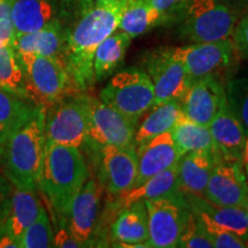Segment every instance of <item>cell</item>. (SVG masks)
Returning <instances> with one entry per match:
<instances>
[{
	"mask_svg": "<svg viewBox=\"0 0 248 248\" xmlns=\"http://www.w3.org/2000/svg\"><path fill=\"white\" fill-rule=\"evenodd\" d=\"M126 1L111 0L83 9L79 20L67 35L64 63L78 92H85L94 84L93 55L101 42L119 30Z\"/></svg>",
	"mask_w": 248,
	"mask_h": 248,
	"instance_id": "obj_1",
	"label": "cell"
},
{
	"mask_svg": "<svg viewBox=\"0 0 248 248\" xmlns=\"http://www.w3.org/2000/svg\"><path fill=\"white\" fill-rule=\"evenodd\" d=\"M90 177L79 147L45 145L37 190L59 216L66 217L70 203Z\"/></svg>",
	"mask_w": 248,
	"mask_h": 248,
	"instance_id": "obj_2",
	"label": "cell"
},
{
	"mask_svg": "<svg viewBox=\"0 0 248 248\" xmlns=\"http://www.w3.org/2000/svg\"><path fill=\"white\" fill-rule=\"evenodd\" d=\"M44 107L38 106L2 145V170L14 186L37 190L45 152Z\"/></svg>",
	"mask_w": 248,
	"mask_h": 248,
	"instance_id": "obj_3",
	"label": "cell"
},
{
	"mask_svg": "<svg viewBox=\"0 0 248 248\" xmlns=\"http://www.w3.org/2000/svg\"><path fill=\"white\" fill-rule=\"evenodd\" d=\"M178 33L190 43L231 39L239 15L221 0H185Z\"/></svg>",
	"mask_w": 248,
	"mask_h": 248,
	"instance_id": "obj_4",
	"label": "cell"
},
{
	"mask_svg": "<svg viewBox=\"0 0 248 248\" xmlns=\"http://www.w3.org/2000/svg\"><path fill=\"white\" fill-rule=\"evenodd\" d=\"M18 58L24 74L26 97L37 106L45 108L59 99L78 92L61 59L31 54H18Z\"/></svg>",
	"mask_w": 248,
	"mask_h": 248,
	"instance_id": "obj_5",
	"label": "cell"
},
{
	"mask_svg": "<svg viewBox=\"0 0 248 248\" xmlns=\"http://www.w3.org/2000/svg\"><path fill=\"white\" fill-rule=\"evenodd\" d=\"M89 98L84 92L71 93L45 107V145L82 147L86 140Z\"/></svg>",
	"mask_w": 248,
	"mask_h": 248,
	"instance_id": "obj_6",
	"label": "cell"
},
{
	"mask_svg": "<svg viewBox=\"0 0 248 248\" xmlns=\"http://www.w3.org/2000/svg\"><path fill=\"white\" fill-rule=\"evenodd\" d=\"M100 100L138 121L154 105V88L144 70L129 68L111 77L101 90Z\"/></svg>",
	"mask_w": 248,
	"mask_h": 248,
	"instance_id": "obj_7",
	"label": "cell"
},
{
	"mask_svg": "<svg viewBox=\"0 0 248 248\" xmlns=\"http://www.w3.org/2000/svg\"><path fill=\"white\" fill-rule=\"evenodd\" d=\"M138 121L123 115L100 99L89 98V121L86 140L99 151L104 146L131 145Z\"/></svg>",
	"mask_w": 248,
	"mask_h": 248,
	"instance_id": "obj_8",
	"label": "cell"
},
{
	"mask_svg": "<svg viewBox=\"0 0 248 248\" xmlns=\"http://www.w3.org/2000/svg\"><path fill=\"white\" fill-rule=\"evenodd\" d=\"M182 62L191 82L218 74L233 63L238 57L232 39L208 43H190L181 47H170Z\"/></svg>",
	"mask_w": 248,
	"mask_h": 248,
	"instance_id": "obj_9",
	"label": "cell"
},
{
	"mask_svg": "<svg viewBox=\"0 0 248 248\" xmlns=\"http://www.w3.org/2000/svg\"><path fill=\"white\" fill-rule=\"evenodd\" d=\"M145 73L150 77L155 93V104L181 100L191 84L184 66L171 48H160L151 52L144 60Z\"/></svg>",
	"mask_w": 248,
	"mask_h": 248,
	"instance_id": "obj_10",
	"label": "cell"
},
{
	"mask_svg": "<svg viewBox=\"0 0 248 248\" xmlns=\"http://www.w3.org/2000/svg\"><path fill=\"white\" fill-rule=\"evenodd\" d=\"M147 210L148 241L152 248H175L188 208L185 195L144 201Z\"/></svg>",
	"mask_w": 248,
	"mask_h": 248,
	"instance_id": "obj_11",
	"label": "cell"
},
{
	"mask_svg": "<svg viewBox=\"0 0 248 248\" xmlns=\"http://www.w3.org/2000/svg\"><path fill=\"white\" fill-rule=\"evenodd\" d=\"M99 184L117 197L133 187L137 179L138 156L135 145L104 146L99 150Z\"/></svg>",
	"mask_w": 248,
	"mask_h": 248,
	"instance_id": "obj_12",
	"label": "cell"
},
{
	"mask_svg": "<svg viewBox=\"0 0 248 248\" xmlns=\"http://www.w3.org/2000/svg\"><path fill=\"white\" fill-rule=\"evenodd\" d=\"M203 198L219 206L245 208L248 198V181L243 162L222 160L216 163Z\"/></svg>",
	"mask_w": 248,
	"mask_h": 248,
	"instance_id": "obj_13",
	"label": "cell"
},
{
	"mask_svg": "<svg viewBox=\"0 0 248 248\" xmlns=\"http://www.w3.org/2000/svg\"><path fill=\"white\" fill-rule=\"evenodd\" d=\"M101 186L89 177L71 201L67 213V229L83 247L92 246L100 207Z\"/></svg>",
	"mask_w": 248,
	"mask_h": 248,
	"instance_id": "obj_14",
	"label": "cell"
},
{
	"mask_svg": "<svg viewBox=\"0 0 248 248\" xmlns=\"http://www.w3.org/2000/svg\"><path fill=\"white\" fill-rule=\"evenodd\" d=\"M225 100V86L221 79L218 76H208L192 80L179 102L187 119L209 126Z\"/></svg>",
	"mask_w": 248,
	"mask_h": 248,
	"instance_id": "obj_15",
	"label": "cell"
},
{
	"mask_svg": "<svg viewBox=\"0 0 248 248\" xmlns=\"http://www.w3.org/2000/svg\"><path fill=\"white\" fill-rule=\"evenodd\" d=\"M42 207L37 190L11 186L0 203V237L20 239L24 229L37 218Z\"/></svg>",
	"mask_w": 248,
	"mask_h": 248,
	"instance_id": "obj_16",
	"label": "cell"
},
{
	"mask_svg": "<svg viewBox=\"0 0 248 248\" xmlns=\"http://www.w3.org/2000/svg\"><path fill=\"white\" fill-rule=\"evenodd\" d=\"M138 156L137 179L135 185L171 168L181 160L171 132H164L136 147Z\"/></svg>",
	"mask_w": 248,
	"mask_h": 248,
	"instance_id": "obj_17",
	"label": "cell"
},
{
	"mask_svg": "<svg viewBox=\"0 0 248 248\" xmlns=\"http://www.w3.org/2000/svg\"><path fill=\"white\" fill-rule=\"evenodd\" d=\"M209 130L217 153L222 160L243 162L247 135L243 124L228 106L226 100L209 124Z\"/></svg>",
	"mask_w": 248,
	"mask_h": 248,
	"instance_id": "obj_18",
	"label": "cell"
},
{
	"mask_svg": "<svg viewBox=\"0 0 248 248\" xmlns=\"http://www.w3.org/2000/svg\"><path fill=\"white\" fill-rule=\"evenodd\" d=\"M110 235L115 247L152 248L148 241L147 210L144 201L120 210L111 225Z\"/></svg>",
	"mask_w": 248,
	"mask_h": 248,
	"instance_id": "obj_19",
	"label": "cell"
},
{
	"mask_svg": "<svg viewBox=\"0 0 248 248\" xmlns=\"http://www.w3.org/2000/svg\"><path fill=\"white\" fill-rule=\"evenodd\" d=\"M221 156L213 152H192L183 155L178 162L179 191L184 195L203 197L206 186Z\"/></svg>",
	"mask_w": 248,
	"mask_h": 248,
	"instance_id": "obj_20",
	"label": "cell"
},
{
	"mask_svg": "<svg viewBox=\"0 0 248 248\" xmlns=\"http://www.w3.org/2000/svg\"><path fill=\"white\" fill-rule=\"evenodd\" d=\"M67 35L58 20L42 29L15 37L14 47L18 54L42 55L64 61Z\"/></svg>",
	"mask_w": 248,
	"mask_h": 248,
	"instance_id": "obj_21",
	"label": "cell"
},
{
	"mask_svg": "<svg viewBox=\"0 0 248 248\" xmlns=\"http://www.w3.org/2000/svg\"><path fill=\"white\" fill-rule=\"evenodd\" d=\"M178 163L171 168L157 173L147 181L133 186L124 193L117 195V207L123 209L138 201L160 199V198H175L182 194L178 187L177 178Z\"/></svg>",
	"mask_w": 248,
	"mask_h": 248,
	"instance_id": "obj_22",
	"label": "cell"
},
{
	"mask_svg": "<svg viewBox=\"0 0 248 248\" xmlns=\"http://www.w3.org/2000/svg\"><path fill=\"white\" fill-rule=\"evenodd\" d=\"M184 115L179 100H169L155 104L138 120L132 144L135 147L156 137L161 133L171 131L177 121Z\"/></svg>",
	"mask_w": 248,
	"mask_h": 248,
	"instance_id": "obj_23",
	"label": "cell"
},
{
	"mask_svg": "<svg viewBox=\"0 0 248 248\" xmlns=\"http://www.w3.org/2000/svg\"><path fill=\"white\" fill-rule=\"evenodd\" d=\"M185 199L192 212L207 214L216 224L237 234L248 243V215L245 208L219 206L198 195H185Z\"/></svg>",
	"mask_w": 248,
	"mask_h": 248,
	"instance_id": "obj_24",
	"label": "cell"
},
{
	"mask_svg": "<svg viewBox=\"0 0 248 248\" xmlns=\"http://www.w3.org/2000/svg\"><path fill=\"white\" fill-rule=\"evenodd\" d=\"M12 20L18 36L42 29L58 18L52 0H13Z\"/></svg>",
	"mask_w": 248,
	"mask_h": 248,
	"instance_id": "obj_25",
	"label": "cell"
},
{
	"mask_svg": "<svg viewBox=\"0 0 248 248\" xmlns=\"http://www.w3.org/2000/svg\"><path fill=\"white\" fill-rule=\"evenodd\" d=\"M170 132L181 156L192 152L217 153L209 126L194 122L185 115L177 121Z\"/></svg>",
	"mask_w": 248,
	"mask_h": 248,
	"instance_id": "obj_26",
	"label": "cell"
},
{
	"mask_svg": "<svg viewBox=\"0 0 248 248\" xmlns=\"http://www.w3.org/2000/svg\"><path fill=\"white\" fill-rule=\"evenodd\" d=\"M131 37L117 30L101 42L93 55V74L95 80L109 76L125 57Z\"/></svg>",
	"mask_w": 248,
	"mask_h": 248,
	"instance_id": "obj_27",
	"label": "cell"
},
{
	"mask_svg": "<svg viewBox=\"0 0 248 248\" xmlns=\"http://www.w3.org/2000/svg\"><path fill=\"white\" fill-rule=\"evenodd\" d=\"M37 105L0 86V145L35 111Z\"/></svg>",
	"mask_w": 248,
	"mask_h": 248,
	"instance_id": "obj_28",
	"label": "cell"
},
{
	"mask_svg": "<svg viewBox=\"0 0 248 248\" xmlns=\"http://www.w3.org/2000/svg\"><path fill=\"white\" fill-rule=\"evenodd\" d=\"M162 21V15L152 6L150 0H128L121 15L119 30L133 39L144 35Z\"/></svg>",
	"mask_w": 248,
	"mask_h": 248,
	"instance_id": "obj_29",
	"label": "cell"
},
{
	"mask_svg": "<svg viewBox=\"0 0 248 248\" xmlns=\"http://www.w3.org/2000/svg\"><path fill=\"white\" fill-rule=\"evenodd\" d=\"M0 86L27 99L22 64L14 46L0 44Z\"/></svg>",
	"mask_w": 248,
	"mask_h": 248,
	"instance_id": "obj_30",
	"label": "cell"
},
{
	"mask_svg": "<svg viewBox=\"0 0 248 248\" xmlns=\"http://www.w3.org/2000/svg\"><path fill=\"white\" fill-rule=\"evenodd\" d=\"M54 232L51 221L44 207H40L39 214L21 234L20 248H48L53 246Z\"/></svg>",
	"mask_w": 248,
	"mask_h": 248,
	"instance_id": "obj_31",
	"label": "cell"
},
{
	"mask_svg": "<svg viewBox=\"0 0 248 248\" xmlns=\"http://www.w3.org/2000/svg\"><path fill=\"white\" fill-rule=\"evenodd\" d=\"M226 102L248 136V76L233 78L225 86Z\"/></svg>",
	"mask_w": 248,
	"mask_h": 248,
	"instance_id": "obj_32",
	"label": "cell"
},
{
	"mask_svg": "<svg viewBox=\"0 0 248 248\" xmlns=\"http://www.w3.org/2000/svg\"><path fill=\"white\" fill-rule=\"evenodd\" d=\"M177 247L181 248H213L207 237L200 218L190 208L186 209Z\"/></svg>",
	"mask_w": 248,
	"mask_h": 248,
	"instance_id": "obj_33",
	"label": "cell"
},
{
	"mask_svg": "<svg viewBox=\"0 0 248 248\" xmlns=\"http://www.w3.org/2000/svg\"><path fill=\"white\" fill-rule=\"evenodd\" d=\"M200 218L203 230L207 237L209 238L213 247L215 248H246L248 243L238 237L237 234L232 233L226 229L216 224L207 214L201 212H193Z\"/></svg>",
	"mask_w": 248,
	"mask_h": 248,
	"instance_id": "obj_34",
	"label": "cell"
},
{
	"mask_svg": "<svg viewBox=\"0 0 248 248\" xmlns=\"http://www.w3.org/2000/svg\"><path fill=\"white\" fill-rule=\"evenodd\" d=\"M13 0H0V44L14 46L15 30L12 20Z\"/></svg>",
	"mask_w": 248,
	"mask_h": 248,
	"instance_id": "obj_35",
	"label": "cell"
},
{
	"mask_svg": "<svg viewBox=\"0 0 248 248\" xmlns=\"http://www.w3.org/2000/svg\"><path fill=\"white\" fill-rule=\"evenodd\" d=\"M231 39L238 57L248 59V12L238 18Z\"/></svg>",
	"mask_w": 248,
	"mask_h": 248,
	"instance_id": "obj_36",
	"label": "cell"
},
{
	"mask_svg": "<svg viewBox=\"0 0 248 248\" xmlns=\"http://www.w3.org/2000/svg\"><path fill=\"white\" fill-rule=\"evenodd\" d=\"M53 246L62 248H80L83 247V245L73 237L67 226H60L54 233Z\"/></svg>",
	"mask_w": 248,
	"mask_h": 248,
	"instance_id": "obj_37",
	"label": "cell"
},
{
	"mask_svg": "<svg viewBox=\"0 0 248 248\" xmlns=\"http://www.w3.org/2000/svg\"><path fill=\"white\" fill-rule=\"evenodd\" d=\"M153 7L162 15L164 20L169 17L170 14L176 13L185 0H150Z\"/></svg>",
	"mask_w": 248,
	"mask_h": 248,
	"instance_id": "obj_38",
	"label": "cell"
},
{
	"mask_svg": "<svg viewBox=\"0 0 248 248\" xmlns=\"http://www.w3.org/2000/svg\"><path fill=\"white\" fill-rule=\"evenodd\" d=\"M225 2L239 15V17L248 12V0H225Z\"/></svg>",
	"mask_w": 248,
	"mask_h": 248,
	"instance_id": "obj_39",
	"label": "cell"
},
{
	"mask_svg": "<svg viewBox=\"0 0 248 248\" xmlns=\"http://www.w3.org/2000/svg\"><path fill=\"white\" fill-rule=\"evenodd\" d=\"M20 247V243L17 239L8 237V235H1L0 237V248H17Z\"/></svg>",
	"mask_w": 248,
	"mask_h": 248,
	"instance_id": "obj_40",
	"label": "cell"
},
{
	"mask_svg": "<svg viewBox=\"0 0 248 248\" xmlns=\"http://www.w3.org/2000/svg\"><path fill=\"white\" fill-rule=\"evenodd\" d=\"M108 1H111V0H82L83 9L93 7V6H97V5L105 4V2H108Z\"/></svg>",
	"mask_w": 248,
	"mask_h": 248,
	"instance_id": "obj_41",
	"label": "cell"
},
{
	"mask_svg": "<svg viewBox=\"0 0 248 248\" xmlns=\"http://www.w3.org/2000/svg\"><path fill=\"white\" fill-rule=\"evenodd\" d=\"M243 167L245 170V173H246V177L248 181V136L246 139V144H245L244 148V155H243Z\"/></svg>",
	"mask_w": 248,
	"mask_h": 248,
	"instance_id": "obj_42",
	"label": "cell"
},
{
	"mask_svg": "<svg viewBox=\"0 0 248 248\" xmlns=\"http://www.w3.org/2000/svg\"><path fill=\"white\" fill-rule=\"evenodd\" d=\"M9 186H11V182H9L8 179L7 181H6V179H0V203H1L2 199H4Z\"/></svg>",
	"mask_w": 248,
	"mask_h": 248,
	"instance_id": "obj_43",
	"label": "cell"
},
{
	"mask_svg": "<svg viewBox=\"0 0 248 248\" xmlns=\"http://www.w3.org/2000/svg\"><path fill=\"white\" fill-rule=\"evenodd\" d=\"M245 210H246V213H247V215H248V198H247L246 204H245Z\"/></svg>",
	"mask_w": 248,
	"mask_h": 248,
	"instance_id": "obj_44",
	"label": "cell"
},
{
	"mask_svg": "<svg viewBox=\"0 0 248 248\" xmlns=\"http://www.w3.org/2000/svg\"><path fill=\"white\" fill-rule=\"evenodd\" d=\"M1 152H2V147H1V145H0V155H1Z\"/></svg>",
	"mask_w": 248,
	"mask_h": 248,
	"instance_id": "obj_45",
	"label": "cell"
}]
</instances>
